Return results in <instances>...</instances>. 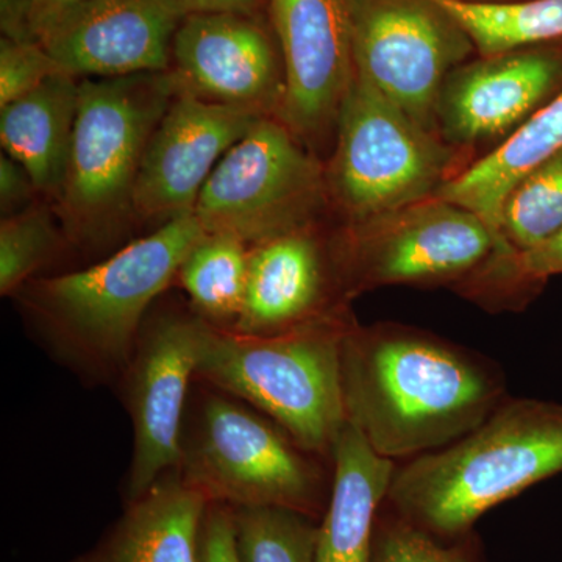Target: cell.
I'll use <instances>...</instances> for the list:
<instances>
[{"label":"cell","mask_w":562,"mask_h":562,"mask_svg":"<svg viewBox=\"0 0 562 562\" xmlns=\"http://www.w3.org/2000/svg\"><path fill=\"white\" fill-rule=\"evenodd\" d=\"M561 150L562 90L508 138L443 184L436 198L479 214L497 238L498 251V224L506 195L517 181Z\"/></svg>","instance_id":"44dd1931"},{"label":"cell","mask_w":562,"mask_h":562,"mask_svg":"<svg viewBox=\"0 0 562 562\" xmlns=\"http://www.w3.org/2000/svg\"><path fill=\"white\" fill-rule=\"evenodd\" d=\"M210 503L172 471L128 502L109 539L83 562H202Z\"/></svg>","instance_id":"d6986e66"},{"label":"cell","mask_w":562,"mask_h":562,"mask_svg":"<svg viewBox=\"0 0 562 562\" xmlns=\"http://www.w3.org/2000/svg\"><path fill=\"white\" fill-rule=\"evenodd\" d=\"M479 2H506V0H479Z\"/></svg>","instance_id":"836d02e7"},{"label":"cell","mask_w":562,"mask_h":562,"mask_svg":"<svg viewBox=\"0 0 562 562\" xmlns=\"http://www.w3.org/2000/svg\"><path fill=\"white\" fill-rule=\"evenodd\" d=\"M560 85L561 55L539 46L462 63L439 94L438 135L468 168L473 154L483 157L552 101Z\"/></svg>","instance_id":"4fadbf2b"},{"label":"cell","mask_w":562,"mask_h":562,"mask_svg":"<svg viewBox=\"0 0 562 562\" xmlns=\"http://www.w3.org/2000/svg\"><path fill=\"white\" fill-rule=\"evenodd\" d=\"M561 472V403L505 398L458 441L395 469L386 501L406 522L457 541L494 506Z\"/></svg>","instance_id":"3957f363"},{"label":"cell","mask_w":562,"mask_h":562,"mask_svg":"<svg viewBox=\"0 0 562 562\" xmlns=\"http://www.w3.org/2000/svg\"><path fill=\"white\" fill-rule=\"evenodd\" d=\"M331 464L316 562H371L376 519L397 468L349 424L336 441Z\"/></svg>","instance_id":"ac0fdd59"},{"label":"cell","mask_w":562,"mask_h":562,"mask_svg":"<svg viewBox=\"0 0 562 562\" xmlns=\"http://www.w3.org/2000/svg\"><path fill=\"white\" fill-rule=\"evenodd\" d=\"M184 16L177 0H79L33 40L77 79L165 72Z\"/></svg>","instance_id":"5bb4252c"},{"label":"cell","mask_w":562,"mask_h":562,"mask_svg":"<svg viewBox=\"0 0 562 562\" xmlns=\"http://www.w3.org/2000/svg\"><path fill=\"white\" fill-rule=\"evenodd\" d=\"M179 91L205 101L277 116L284 65L268 29L251 14H188L172 46Z\"/></svg>","instance_id":"9a60e30c"},{"label":"cell","mask_w":562,"mask_h":562,"mask_svg":"<svg viewBox=\"0 0 562 562\" xmlns=\"http://www.w3.org/2000/svg\"><path fill=\"white\" fill-rule=\"evenodd\" d=\"M328 210L325 162L266 116L221 158L192 213L205 233L254 247L319 225Z\"/></svg>","instance_id":"ba28073f"},{"label":"cell","mask_w":562,"mask_h":562,"mask_svg":"<svg viewBox=\"0 0 562 562\" xmlns=\"http://www.w3.org/2000/svg\"><path fill=\"white\" fill-rule=\"evenodd\" d=\"M462 539L446 543L395 513L379 514L371 562H476L471 542Z\"/></svg>","instance_id":"83f0119b"},{"label":"cell","mask_w":562,"mask_h":562,"mask_svg":"<svg viewBox=\"0 0 562 562\" xmlns=\"http://www.w3.org/2000/svg\"><path fill=\"white\" fill-rule=\"evenodd\" d=\"M355 3L269 0L284 65V95L277 117L319 158L335 139L355 79Z\"/></svg>","instance_id":"7c38bea8"},{"label":"cell","mask_w":562,"mask_h":562,"mask_svg":"<svg viewBox=\"0 0 562 562\" xmlns=\"http://www.w3.org/2000/svg\"><path fill=\"white\" fill-rule=\"evenodd\" d=\"M250 250L235 236L205 233L184 258L177 280L190 297L192 313L211 327L233 330L241 316Z\"/></svg>","instance_id":"7402d4cb"},{"label":"cell","mask_w":562,"mask_h":562,"mask_svg":"<svg viewBox=\"0 0 562 562\" xmlns=\"http://www.w3.org/2000/svg\"><path fill=\"white\" fill-rule=\"evenodd\" d=\"M205 387L184 417L181 480L209 503L284 506L316 516L327 501L321 458L254 406Z\"/></svg>","instance_id":"8992f818"},{"label":"cell","mask_w":562,"mask_h":562,"mask_svg":"<svg viewBox=\"0 0 562 562\" xmlns=\"http://www.w3.org/2000/svg\"><path fill=\"white\" fill-rule=\"evenodd\" d=\"M347 424L394 461L449 446L505 401L494 362L401 324L350 325L342 342Z\"/></svg>","instance_id":"6da1fadb"},{"label":"cell","mask_w":562,"mask_h":562,"mask_svg":"<svg viewBox=\"0 0 562 562\" xmlns=\"http://www.w3.org/2000/svg\"><path fill=\"white\" fill-rule=\"evenodd\" d=\"M80 81L60 74L0 109V143L36 190L60 199L79 109Z\"/></svg>","instance_id":"ffe728a7"},{"label":"cell","mask_w":562,"mask_h":562,"mask_svg":"<svg viewBox=\"0 0 562 562\" xmlns=\"http://www.w3.org/2000/svg\"><path fill=\"white\" fill-rule=\"evenodd\" d=\"M36 190L29 172L9 155L0 157V205L3 216L20 213Z\"/></svg>","instance_id":"4dcf8cb0"},{"label":"cell","mask_w":562,"mask_h":562,"mask_svg":"<svg viewBox=\"0 0 562 562\" xmlns=\"http://www.w3.org/2000/svg\"><path fill=\"white\" fill-rule=\"evenodd\" d=\"M355 321L344 306L280 335H243L206 324L195 380L254 406L306 452L331 461L347 425L341 357Z\"/></svg>","instance_id":"277c9868"},{"label":"cell","mask_w":562,"mask_h":562,"mask_svg":"<svg viewBox=\"0 0 562 562\" xmlns=\"http://www.w3.org/2000/svg\"><path fill=\"white\" fill-rule=\"evenodd\" d=\"M562 227V150L517 181L502 206L501 249L492 258L530 249Z\"/></svg>","instance_id":"cb8c5ba5"},{"label":"cell","mask_w":562,"mask_h":562,"mask_svg":"<svg viewBox=\"0 0 562 562\" xmlns=\"http://www.w3.org/2000/svg\"><path fill=\"white\" fill-rule=\"evenodd\" d=\"M239 562H316L319 525L284 506L232 508Z\"/></svg>","instance_id":"d4e9b609"},{"label":"cell","mask_w":562,"mask_h":562,"mask_svg":"<svg viewBox=\"0 0 562 562\" xmlns=\"http://www.w3.org/2000/svg\"><path fill=\"white\" fill-rule=\"evenodd\" d=\"M184 14L236 13L257 16L269 0H177Z\"/></svg>","instance_id":"1f68e13d"},{"label":"cell","mask_w":562,"mask_h":562,"mask_svg":"<svg viewBox=\"0 0 562 562\" xmlns=\"http://www.w3.org/2000/svg\"><path fill=\"white\" fill-rule=\"evenodd\" d=\"M177 92L171 69L80 80L68 171L57 201L68 243L94 246L121 227L151 135Z\"/></svg>","instance_id":"5b68a950"},{"label":"cell","mask_w":562,"mask_h":562,"mask_svg":"<svg viewBox=\"0 0 562 562\" xmlns=\"http://www.w3.org/2000/svg\"><path fill=\"white\" fill-rule=\"evenodd\" d=\"M471 38L480 57L562 38V0H431Z\"/></svg>","instance_id":"603a6c76"},{"label":"cell","mask_w":562,"mask_h":562,"mask_svg":"<svg viewBox=\"0 0 562 562\" xmlns=\"http://www.w3.org/2000/svg\"><path fill=\"white\" fill-rule=\"evenodd\" d=\"M562 273V227L530 249L491 260L473 281L471 297L484 305L508 306L525 291Z\"/></svg>","instance_id":"4316f807"},{"label":"cell","mask_w":562,"mask_h":562,"mask_svg":"<svg viewBox=\"0 0 562 562\" xmlns=\"http://www.w3.org/2000/svg\"><path fill=\"white\" fill-rule=\"evenodd\" d=\"M464 169V158L441 136L355 72L325 162L328 203L339 225L430 199Z\"/></svg>","instance_id":"52a82bcc"},{"label":"cell","mask_w":562,"mask_h":562,"mask_svg":"<svg viewBox=\"0 0 562 562\" xmlns=\"http://www.w3.org/2000/svg\"><path fill=\"white\" fill-rule=\"evenodd\" d=\"M203 236L194 213L181 214L98 265L33 279L13 297L55 360L88 382H121L151 303Z\"/></svg>","instance_id":"7a4b0ae2"},{"label":"cell","mask_w":562,"mask_h":562,"mask_svg":"<svg viewBox=\"0 0 562 562\" xmlns=\"http://www.w3.org/2000/svg\"><path fill=\"white\" fill-rule=\"evenodd\" d=\"M201 561L239 562L231 506L210 503L202 527Z\"/></svg>","instance_id":"f546056e"},{"label":"cell","mask_w":562,"mask_h":562,"mask_svg":"<svg viewBox=\"0 0 562 562\" xmlns=\"http://www.w3.org/2000/svg\"><path fill=\"white\" fill-rule=\"evenodd\" d=\"M60 74L68 72L38 41L3 36L0 43V109Z\"/></svg>","instance_id":"f1b7e54d"},{"label":"cell","mask_w":562,"mask_h":562,"mask_svg":"<svg viewBox=\"0 0 562 562\" xmlns=\"http://www.w3.org/2000/svg\"><path fill=\"white\" fill-rule=\"evenodd\" d=\"M68 243L54 214L44 205L27 206L0 225V294L13 297Z\"/></svg>","instance_id":"484cf974"},{"label":"cell","mask_w":562,"mask_h":562,"mask_svg":"<svg viewBox=\"0 0 562 562\" xmlns=\"http://www.w3.org/2000/svg\"><path fill=\"white\" fill-rule=\"evenodd\" d=\"M349 303L333 257L331 233L313 225L251 247L243 312L232 331L280 335Z\"/></svg>","instance_id":"e0dca14e"},{"label":"cell","mask_w":562,"mask_h":562,"mask_svg":"<svg viewBox=\"0 0 562 562\" xmlns=\"http://www.w3.org/2000/svg\"><path fill=\"white\" fill-rule=\"evenodd\" d=\"M261 117L266 116L177 92L140 162L133 214L168 222L192 213L217 162Z\"/></svg>","instance_id":"2e32d148"},{"label":"cell","mask_w":562,"mask_h":562,"mask_svg":"<svg viewBox=\"0 0 562 562\" xmlns=\"http://www.w3.org/2000/svg\"><path fill=\"white\" fill-rule=\"evenodd\" d=\"M353 52L355 72L438 135L443 83L475 47L431 0H357Z\"/></svg>","instance_id":"30bf717a"},{"label":"cell","mask_w":562,"mask_h":562,"mask_svg":"<svg viewBox=\"0 0 562 562\" xmlns=\"http://www.w3.org/2000/svg\"><path fill=\"white\" fill-rule=\"evenodd\" d=\"M76 2L79 0H29V29H31L32 40L36 31L47 21Z\"/></svg>","instance_id":"d6a6232c"},{"label":"cell","mask_w":562,"mask_h":562,"mask_svg":"<svg viewBox=\"0 0 562 562\" xmlns=\"http://www.w3.org/2000/svg\"><path fill=\"white\" fill-rule=\"evenodd\" d=\"M205 328L194 313H171L154 317L140 331L120 382L133 425L128 502L177 471Z\"/></svg>","instance_id":"8fae6325"},{"label":"cell","mask_w":562,"mask_h":562,"mask_svg":"<svg viewBox=\"0 0 562 562\" xmlns=\"http://www.w3.org/2000/svg\"><path fill=\"white\" fill-rule=\"evenodd\" d=\"M333 257L347 301L391 284L458 290L494 257L498 243L473 211L432 195L331 232Z\"/></svg>","instance_id":"9c48e42d"}]
</instances>
